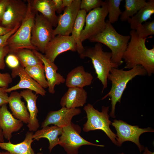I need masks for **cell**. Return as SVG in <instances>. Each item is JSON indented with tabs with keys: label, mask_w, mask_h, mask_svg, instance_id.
I'll return each mask as SVG.
<instances>
[{
	"label": "cell",
	"mask_w": 154,
	"mask_h": 154,
	"mask_svg": "<svg viewBox=\"0 0 154 154\" xmlns=\"http://www.w3.org/2000/svg\"><path fill=\"white\" fill-rule=\"evenodd\" d=\"M12 30L0 26V36L7 34Z\"/></svg>",
	"instance_id": "obj_41"
},
{
	"label": "cell",
	"mask_w": 154,
	"mask_h": 154,
	"mask_svg": "<svg viewBox=\"0 0 154 154\" xmlns=\"http://www.w3.org/2000/svg\"><path fill=\"white\" fill-rule=\"evenodd\" d=\"M62 128L54 125L47 126L42 129L37 130L33 135L34 140L38 141L41 138L47 139L49 142L48 149L50 152L56 145L59 144L58 136L61 135Z\"/></svg>",
	"instance_id": "obj_24"
},
{
	"label": "cell",
	"mask_w": 154,
	"mask_h": 154,
	"mask_svg": "<svg viewBox=\"0 0 154 154\" xmlns=\"http://www.w3.org/2000/svg\"><path fill=\"white\" fill-rule=\"evenodd\" d=\"M7 88L0 87V107L8 103L9 96L6 91Z\"/></svg>",
	"instance_id": "obj_37"
},
{
	"label": "cell",
	"mask_w": 154,
	"mask_h": 154,
	"mask_svg": "<svg viewBox=\"0 0 154 154\" xmlns=\"http://www.w3.org/2000/svg\"><path fill=\"white\" fill-rule=\"evenodd\" d=\"M108 21L111 24L117 21L122 12L120 5L122 0H107Z\"/></svg>",
	"instance_id": "obj_30"
},
{
	"label": "cell",
	"mask_w": 154,
	"mask_h": 154,
	"mask_svg": "<svg viewBox=\"0 0 154 154\" xmlns=\"http://www.w3.org/2000/svg\"><path fill=\"white\" fill-rule=\"evenodd\" d=\"M81 0H74L71 5L65 8L63 14L58 16L57 24L53 30V37L57 35L69 36L80 9Z\"/></svg>",
	"instance_id": "obj_12"
},
{
	"label": "cell",
	"mask_w": 154,
	"mask_h": 154,
	"mask_svg": "<svg viewBox=\"0 0 154 154\" xmlns=\"http://www.w3.org/2000/svg\"><path fill=\"white\" fill-rule=\"evenodd\" d=\"M9 48L6 45L0 47V70H3L5 67L4 58L9 53Z\"/></svg>",
	"instance_id": "obj_35"
},
{
	"label": "cell",
	"mask_w": 154,
	"mask_h": 154,
	"mask_svg": "<svg viewBox=\"0 0 154 154\" xmlns=\"http://www.w3.org/2000/svg\"><path fill=\"white\" fill-rule=\"evenodd\" d=\"M109 108V106H103L101 111L100 112L90 104L85 106L84 110L86 113L87 120L83 125V130L86 132L97 130H102L116 145V135L110 127L112 122L109 120L110 116L108 114Z\"/></svg>",
	"instance_id": "obj_6"
},
{
	"label": "cell",
	"mask_w": 154,
	"mask_h": 154,
	"mask_svg": "<svg viewBox=\"0 0 154 154\" xmlns=\"http://www.w3.org/2000/svg\"><path fill=\"white\" fill-rule=\"evenodd\" d=\"M137 35L143 38L154 34V20L146 21L139 25L135 30Z\"/></svg>",
	"instance_id": "obj_31"
},
{
	"label": "cell",
	"mask_w": 154,
	"mask_h": 154,
	"mask_svg": "<svg viewBox=\"0 0 154 154\" xmlns=\"http://www.w3.org/2000/svg\"><path fill=\"white\" fill-rule=\"evenodd\" d=\"M106 1L102 7L92 10L86 15L85 25L80 36L82 42L101 33L105 27V19L108 14L107 0Z\"/></svg>",
	"instance_id": "obj_10"
},
{
	"label": "cell",
	"mask_w": 154,
	"mask_h": 154,
	"mask_svg": "<svg viewBox=\"0 0 154 154\" xmlns=\"http://www.w3.org/2000/svg\"><path fill=\"white\" fill-rule=\"evenodd\" d=\"M11 76L12 78L18 76L20 78L19 82L10 88H7V93L21 89H26L34 91L37 94L45 96L46 91L36 81L31 78L25 71V68L21 65L12 70Z\"/></svg>",
	"instance_id": "obj_14"
},
{
	"label": "cell",
	"mask_w": 154,
	"mask_h": 154,
	"mask_svg": "<svg viewBox=\"0 0 154 154\" xmlns=\"http://www.w3.org/2000/svg\"><path fill=\"white\" fill-rule=\"evenodd\" d=\"M70 50L77 51L76 45L71 35H57L48 42L44 53L45 56L54 62L57 57L61 53Z\"/></svg>",
	"instance_id": "obj_13"
},
{
	"label": "cell",
	"mask_w": 154,
	"mask_h": 154,
	"mask_svg": "<svg viewBox=\"0 0 154 154\" xmlns=\"http://www.w3.org/2000/svg\"><path fill=\"white\" fill-rule=\"evenodd\" d=\"M0 154H13L11 153L10 152L7 151H2L0 153Z\"/></svg>",
	"instance_id": "obj_44"
},
{
	"label": "cell",
	"mask_w": 154,
	"mask_h": 154,
	"mask_svg": "<svg viewBox=\"0 0 154 154\" xmlns=\"http://www.w3.org/2000/svg\"><path fill=\"white\" fill-rule=\"evenodd\" d=\"M81 113L80 109L78 108H68L64 107H62L58 110L50 111L42 123L41 127L42 128L50 125L53 124L63 128L72 122L73 117Z\"/></svg>",
	"instance_id": "obj_15"
},
{
	"label": "cell",
	"mask_w": 154,
	"mask_h": 154,
	"mask_svg": "<svg viewBox=\"0 0 154 154\" xmlns=\"http://www.w3.org/2000/svg\"><path fill=\"white\" fill-rule=\"evenodd\" d=\"M32 10L35 13L39 12L51 24L56 27L58 16L52 0H28Z\"/></svg>",
	"instance_id": "obj_21"
},
{
	"label": "cell",
	"mask_w": 154,
	"mask_h": 154,
	"mask_svg": "<svg viewBox=\"0 0 154 154\" xmlns=\"http://www.w3.org/2000/svg\"><path fill=\"white\" fill-rule=\"evenodd\" d=\"M53 30L51 24L40 13H36L31 41L37 50L44 53L47 44L54 37Z\"/></svg>",
	"instance_id": "obj_9"
},
{
	"label": "cell",
	"mask_w": 154,
	"mask_h": 154,
	"mask_svg": "<svg viewBox=\"0 0 154 154\" xmlns=\"http://www.w3.org/2000/svg\"><path fill=\"white\" fill-rule=\"evenodd\" d=\"M21 25H17L13 29L7 34L0 36V47L7 44V42L9 38L18 29Z\"/></svg>",
	"instance_id": "obj_36"
},
{
	"label": "cell",
	"mask_w": 154,
	"mask_h": 154,
	"mask_svg": "<svg viewBox=\"0 0 154 154\" xmlns=\"http://www.w3.org/2000/svg\"><path fill=\"white\" fill-rule=\"evenodd\" d=\"M9 0H0V23L5 10Z\"/></svg>",
	"instance_id": "obj_39"
},
{
	"label": "cell",
	"mask_w": 154,
	"mask_h": 154,
	"mask_svg": "<svg viewBox=\"0 0 154 154\" xmlns=\"http://www.w3.org/2000/svg\"><path fill=\"white\" fill-rule=\"evenodd\" d=\"M106 0H82L80 4V9L85 11L86 13L95 9L100 7L106 3Z\"/></svg>",
	"instance_id": "obj_32"
},
{
	"label": "cell",
	"mask_w": 154,
	"mask_h": 154,
	"mask_svg": "<svg viewBox=\"0 0 154 154\" xmlns=\"http://www.w3.org/2000/svg\"><path fill=\"white\" fill-rule=\"evenodd\" d=\"M23 125V122L15 118L8 110L6 104L0 107V127L5 139L10 141L12 133L19 131Z\"/></svg>",
	"instance_id": "obj_17"
},
{
	"label": "cell",
	"mask_w": 154,
	"mask_h": 154,
	"mask_svg": "<svg viewBox=\"0 0 154 154\" xmlns=\"http://www.w3.org/2000/svg\"><path fill=\"white\" fill-rule=\"evenodd\" d=\"M130 40L122 57L125 62V68L131 69L137 65L142 66L147 74L154 73V47L147 48L145 45L147 38L140 37L135 30L130 32Z\"/></svg>",
	"instance_id": "obj_1"
},
{
	"label": "cell",
	"mask_w": 154,
	"mask_h": 154,
	"mask_svg": "<svg viewBox=\"0 0 154 154\" xmlns=\"http://www.w3.org/2000/svg\"><path fill=\"white\" fill-rule=\"evenodd\" d=\"M81 129L79 126L71 122L63 127L59 137V145L62 147L67 154H78V149L84 145L104 147V145L91 143L83 138L80 135Z\"/></svg>",
	"instance_id": "obj_7"
},
{
	"label": "cell",
	"mask_w": 154,
	"mask_h": 154,
	"mask_svg": "<svg viewBox=\"0 0 154 154\" xmlns=\"http://www.w3.org/2000/svg\"><path fill=\"white\" fill-rule=\"evenodd\" d=\"M144 152L142 154H154V152H151L149 151L147 147L144 148Z\"/></svg>",
	"instance_id": "obj_43"
},
{
	"label": "cell",
	"mask_w": 154,
	"mask_h": 154,
	"mask_svg": "<svg viewBox=\"0 0 154 154\" xmlns=\"http://www.w3.org/2000/svg\"><path fill=\"white\" fill-rule=\"evenodd\" d=\"M146 74L147 73L144 68L139 65L128 70L116 68L111 69L108 79L112 82V87L108 93L102 99H105L107 96L110 98L111 109L110 116L114 118L116 117V104L117 102L120 103L122 95L128 82L137 76Z\"/></svg>",
	"instance_id": "obj_3"
},
{
	"label": "cell",
	"mask_w": 154,
	"mask_h": 154,
	"mask_svg": "<svg viewBox=\"0 0 154 154\" xmlns=\"http://www.w3.org/2000/svg\"><path fill=\"white\" fill-rule=\"evenodd\" d=\"M13 78L8 73L0 72V87L8 88L9 84L13 81Z\"/></svg>",
	"instance_id": "obj_34"
},
{
	"label": "cell",
	"mask_w": 154,
	"mask_h": 154,
	"mask_svg": "<svg viewBox=\"0 0 154 154\" xmlns=\"http://www.w3.org/2000/svg\"><path fill=\"white\" fill-rule=\"evenodd\" d=\"M54 4L56 11L60 14L64 9L62 7V0H52Z\"/></svg>",
	"instance_id": "obj_38"
},
{
	"label": "cell",
	"mask_w": 154,
	"mask_h": 154,
	"mask_svg": "<svg viewBox=\"0 0 154 154\" xmlns=\"http://www.w3.org/2000/svg\"><path fill=\"white\" fill-rule=\"evenodd\" d=\"M1 152H0V153Z\"/></svg>",
	"instance_id": "obj_46"
},
{
	"label": "cell",
	"mask_w": 154,
	"mask_h": 154,
	"mask_svg": "<svg viewBox=\"0 0 154 154\" xmlns=\"http://www.w3.org/2000/svg\"><path fill=\"white\" fill-rule=\"evenodd\" d=\"M33 132H27L24 140L19 143L14 144L10 141L8 142H0V148L13 154H35L31 147L33 142ZM37 154H43L38 153Z\"/></svg>",
	"instance_id": "obj_23"
},
{
	"label": "cell",
	"mask_w": 154,
	"mask_h": 154,
	"mask_svg": "<svg viewBox=\"0 0 154 154\" xmlns=\"http://www.w3.org/2000/svg\"><path fill=\"white\" fill-rule=\"evenodd\" d=\"M27 2L28 10L25 18L18 29L7 41V45L9 50V54L22 48L37 50L31 41V31L36 13L31 9L28 0Z\"/></svg>",
	"instance_id": "obj_5"
},
{
	"label": "cell",
	"mask_w": 154,
	"mask_h": 154,
	"mask_svg": "<svg viewBox=\"0 0 154 154\" xmlns=\"http://www.w3.org/2000/svg\"><path fill=\"white\" fill-rule=\"evenodd\" d=\"M111 124L117 132L116 145L121 147L124 142L131 141L137 145L140 153L145 148L139 142L140 135L145 133L154 132V129L151 127L141 128L137 125L129 124L121 120L114 119Z\"/></svg>",
	"instance_id": "obj_8"
},
{
	"label": "cell",
	"mask_w": 154,
	"mask_h": 154,
	"mask_svg": "<svg viewBox=\"0 0 154 154\" xmlns=\"http://www.w3.org/2000/svg\"><path fill=\"white\" fill-rule=\"evenodd\" d=\"M32 50L41 60L44 66L45 74L48 82L49 92L54 94L55 86L65 83V78L60 74L57 72L58 67L54 62L50 61L46 58L44 54L38 50Z\"/></svg>",
	"instance_id": "obj_16"
},
{
	"label": "cell",
	"mask_w": 154,
	"mask_h": 154,
	"mask_svg": "<svg viewBox=\"0 0 154 154\" xmlns=\"http://www.w3.org/2000/svg\"><path fill=\"white\" fill-rule=\"evenodd\" d=\"M20 93L11 92L9 97L8 103L13 116L23 122L28 124L30 121V115L25 103L21 100Z\"/></svg>",
	"instance_id": "obj_22"
},
{
	"label": "cell",
	"mask_w": 154,
	"mask_h": 154,
	"mask_svg": "<svg viewBox=\"0 0 154 154\" xmlns=\"http://www.w3.org/2000/svg\"><path fill=\"white\" fill-rule=\"evenodd\" d=\"M28 75L43 88H48V84L43 64H38L25 68Z\"/></svg>",
	"instance_id": "obj_29"
},
{
	"label": "cell",
	"mask_w": 154,
	"mask_h": 154,
	"mask_svg": "<svg viewBox=\"0 0 154 154\" xmlns=\"http://www.w3.org/2000/svg\"><path fill=\"white\" fill-rule=\"evenodd\" d=\"M62 7L64 9L65 8L70 6L74 0H62Z\"/></svg>",
	"instance_id": "obj_40"
},
{
	"label": "cell",
	"mask_w": 154,
	"mask_h": 154,
	"mask_svg": "<svg viewBox=\"0 0 154 154\" xmlns=\"http://www.w3.org/2000/svg\"><path fill=\"white\" fill-rule=\"evenodd\" d=\"M86 12L83 10H80L78 14L73 25L71 33V36L76 42L77 51L80 55L84 50L85 48L83 46L80 39V36L85 24Z\"/></svg>",
	"instance_id": "obj_26"
},
{
	"label": "cell",
	"mask_w": 154,
	"mask_h": 154,
	"mask_svg": "<svg viewBox=\"0 0 154 154\" xmlns=\"http://www.w3.org/2000/svg\"><path fill=\"white\" fill-rule=\"evenodd\" d=\"M124 11L120 16V19L122 21H127L135 15L138 11L147 3L145 0H125Z\"/></svg>",
	"instance_id": "obj_28"
},
{
	"label": "cell",
	"mask_w": 154,
	"mask_h": 154,
	"mask_svg": "<svg viewBox=\"0 0 154 154\" xmlns=\"http://www.w3.org/2000/svg\"><path fill=\"white\" fill-rule=\"evenodd\" d=\"M154 13V0H149L135 15L128 19L127 21L131 30H135L139 25L151 19Z\"/></svg>",
	"instance_id": "obj_25"
},
{
	"label": "cell",
	"mask_w": 154,
	"mask_h": 154,
	"mask_svg": "<svg viewBox=\"0 0 154 154\" xmlns=\"http://www.w3.org/2000/svg\"><path fill=\"white\" fill-rule=\"evenodd\" d=\"M93 77L90 73L86 72L82 66L76 67L68 74L65 83L68 88L78 87L83 88L90 85Z\"/></svg>",
	"instance_id": "obj_19"
},
{
	"label": "cell",
	"mask_w": 154,
	"mask_h": 154,
	"mask_svg": "<svg viewBox=\"0 0 154 154\" xmlns=\"http://www.w3.org/2000/svg\"><path fill=\"white\" fill-rule=\"evenodd\" d=\"M79 55L81 59L88 57L91 59L97 78L103 86L102 92L107 87L110 72L114 68L111 61V52L104 51L102 44L97 43L94 47L85 48L84 51Z\"/></svg>",
	"instance_id": "obj_4"
},
{
	"label": "cell",
	"mask_w": 154,
	"mask_h": 154,
	"mask_svg": "<svg viewBox=\"0 0 154 154\" xmlns=\"http://www.w3.org/2000/svg\"><path fill=\"white\" fill-rule=\"evenodd\" d=\"M87 93L83 88H68L62 96L60 104L62 107L68 108L83 106L86 103Z\"/></svg>",
	"instance_id": "obj_18"
},
{
	"label": "cell",
	"mask_w": 154,
	"mask_h": 154,
	"mask_svg": "<svg viewBox=\"0 0 154 154\" xmlns=\"http://www.w3.org/2000/svg\"><path fill=\"white\" fill-rule=\"evenodd\" d=\"M5 62L7 65L12 69L15 68L20 65L19 61L14 54L9 53L6 57Z\"/></svg>",
	"instance_id": "obj_33"
},
{
	"label": "cell",
	"mask_w": 154,
	"mask_h": 154,
	"mask_svg": "<svg viewBox=\"0 0 154 154\" xmlns=\"http://www.w3.org/2000/svg\"><path fill=\"white\" fill-rule=\"evenodd\" d=\"M4 137L2 130L0 127V142H4Z\"/></svg>",
	"instance_id": "obj_42"
},
{
	"label": "cell",
	"mask_w": 154,
	"mask_h": 154,
	"mask_svg": "<svg viewBox=\"0 0 154 154\" xmlns=\"http://www.w3.org/2000/svg\"><path fill=\"white\" fill-rule=\"evenodd\" d=\"M117 154H125L124 153L122 152V153H118Z\"/></svg>",
	"instance_id": "obj_45"
},
{
	"label": "cell",
	"mask_w": 154,
	"mask_h": 154,
	"mask_svg": "<svg viewBox=\"0 0 154 154\" xmlns=\"http://www.w3.org/2000/svg\"><path fill=\"white\" fill-rule=\"evenodd\" d=\"M20 93L27 103V108L30 115V121L27 124L29 130L30 131H36L39 127L37 118L38 111L36 104L38 96L28 89L21 91Z\"/></svg>",
	"instance_id": "obj_20"
},
{
	"label": "cell",
	"mask_w": 154,
	"mask_h": 154,
	"mask_svg": "<svg viewBox=\"0 0 154 154\" xmlns=\"http://www.w3.org/2000/svg\"><path fill=\"white\" fill-rule=\"evenodd\" d=\"M130 35H124L118 33L108 20L103 31L89 40L91 42L104 44L111 50V61L114 68H118L123 63L122 57L130 39Z\"/></svg>",
	"instance_id": "obj_2"
},
{
	"label": "cell",
	"mask_w": 154,
	"mask_h": 154,
	"mask_svg": "<svg viewBox=\"0 0 154 154\" xmlns=\"http://www.w3.org/2000/svg\"><path fill=\"white\" fill-rule=\"evenodd\" d=\"M12 54L16 56L20 65L24 68L36 65L43 64L41 60L31 50L20 49L15 51Z\"/></svg>",
	"instance_id": "obj_27"
},
{
	"label": "cell",
	"mask_w": 154,
	"mask_h": 154,
	"mask_svg": "<svg viewBox=\"0 0 154 154\" xmlns=\"http://www.w3.org/2000/svg\"><path fill=\"white\" fill-rule=\"evenodd\" d=\"M27 3L21 0H9L0 23V26L13 29L21 25L26 16Z\"/></svg>",
	"instance_id": "obj_11"
}]
</instances>
